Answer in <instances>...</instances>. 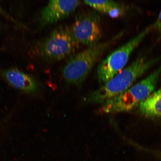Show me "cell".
Segmentation results:
<instances>
[{"label":"cell","mask_w":161,"mask_h":161,"mask_svg":"<svg viewBox=\"0 0 161 161\" xmlns=\"http://www.w3.org/2000/svg\"><path fill=\"white\" fill-rule=\"evenodd\" d=\"M117 36L103 43H98L72 56L64 65L62 74L67 83H81L86 79L97 61Z\"/></svg>","instance_id":"3"},{"label":"cell","mask_w":161,"mask_h":161,"mask_svg":"<svg viewBox=\"0 0 161 161\" xmlns=\"http://www.w3.org/2000/svg\"><path fill=\"white\" fill-rule=\"evenodd\" d=\"M154 26L158 30V31L161 34V9L159 14L158 19L154 25Z\"/></svg>","instance_id":"12"},{"label":"cell","mask_w":161,"mask_h":161,"mask_svg":"<svg viewBox=\"0 0 161 161\" xmlns=\"http://www.w3.org/2000/svg\"><path fill=\"white\" fill-rule=\"evenodd\" d=\"M107 13L112 18H116L121 14L122 10L118 5L116 7L112 8Z\"/></svg>","instance_id":"11"},{"label":"cell","mask_w":161,"mask_h":161,"mask_svg":"<svg viewBox=\"0 0 161 161\" xmlns=\"http://www.w3.org/2000/svg\"><path fill=\"white\" fill-rule=\"evenodd\" d=\"M139 110L143 115L149 118L161 117V87L153 92L139 104Z\"/></svg>","instance_id":"9"},{"label":"cell","mask_w":161,"mask_h":161,"mask_svg":"<svg viewBox=\"0 0 161 161\" xmlns=\"http://www.w3.org/2000/svg\"><path fill=\"white\" fill-rule=\"evenodd\" d=\"M160 59V58L147 60L144 58H138L112 79L104 83L90 94L88 101L93 103L105 102L130 87L134 82L145 73Z\"/></svg>","instance_id":"1"},{"label":"cell","mask_w":161,"mask_h":161,"mask_svg":"<svg viewBox=\"0 0 161 161\" xmlns=\"http://www.w3.org/2000/svg\"><path fill=\"white\" fill-rule=\"evenodd\" d=\"M153 27V25L142 30L101 62L97 69V75L101 83H106L124 69L131 54Z\"/></svg>","instance_id":"4"},{"label":"cell","mask_w":161,"mask_h":161,"mask_svg":"<svg viewBox=\"0 0 161 161\" xmlns=\"http://www.w3.org/2000/svg\"><path fill=\"white\" fill-rule=\"evenodd\" d=\"M161 74V65L144 79L104 103L100 114H114L132 110L153 91Z\"/></svg>","instance_id":"2"},{"label":"cell","mask_w":161,"mask_h":161,"mask_svg":"<svg viewBox=\"0 0 161 161\" xmlns=\"http://www.w3.org/2000/svg\"><path fill=\"white\" fill-rule=\"evenodd\" d=\"M80 1H50L42 10L40 25L45 26L53 25L67 17L80 4Z\"/></svg>","instance_id":"7"},{"label":"cell","mask_w":161,"mask_h":161,"mask_svg":"<svg viewBox=\"0 0 161 161\" xmlns=\"http://www.w3.org/2000/svg\"><path fill=\"white\" fill-rule=\"evenodd\" d=\"M86 4L89 5L98 11L107 13L112 8L116 7L118 4L112 1H85Z\"/></svg>","instance_id":"10"},{"label":"cell","mask_w":161,"mask_h":161,"mask_svg":"<svg viewBox=\"0 0 161 161\" xmlns=\"http://www.w3.org/2000/svg\"><path fill=\"white\" fill-rule=\"evenodd\" d=\"M70 29L78 45L89 46L95 45L102 36L100 16L93 11L85 12L78 15Z\"/></svg>","instance_id":"6"},{"label":"cell","mask_w":161,"mask_h":161,"mask_svg":"<svg viewBox=\"0 0 161 161\" xmlns=\"http://www.w3.org/2000/svg\"><path fill=\"white\" fill-rule=\"evenodd\" d=\"M78 45L70 28L60 26L54 29L40 44L39 52L46 59L59 61L73 53Z\"/></svg>","instance_id":"5"},{"label":"cell","mask_w":161,"mask_h":161,"mask_svg":"<svg viewBox=\"0 0 161 161\" xmlns=\"http://www.w3.org/2000/svg\"><path fill=\"white\" fill-rule=\"evenodd\" d=\"M4 78L13 87L27 93H33L37 89V82L34 78L16 68L4 70Z\"/></svg>","instance_id":"8"}]
</instances>
